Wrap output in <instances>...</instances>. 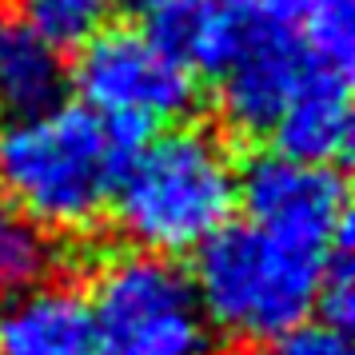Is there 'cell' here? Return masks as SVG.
<instances>
[{
	"label": "cell",
	"mask_w": 355,
	"mask_h": 355,
	"mask_svg": "<svg viewBox=\"0 0 355 355\" xmlns=\"http://www.w3.org/2000/svg\"><path fill=\"white\" fill-rule=\"evenodd\" d=\"M144 136L152 132L68 104L17 116L0 128V192L40 227H92L112 200L120 164Z\"/></svg>",
	"instance_id": "6da1fadb"
},
{
	"label": "cell",
	"mask_w": 355,
	"mask_h": 355,
	"mask_svg": "<svg viewBox=\"0 0 355 355\" xmlns=\"http://www.w3.org/2000/svg\"><path fill=\"white\" fill-rule=\"evenodd\" d=\"M236 164L208 128H164L144 136L112 184L116 220L140 252L184 256L232 224Z\"/></svg>",
	"instance_id": "7a4b0ae2"
},
{
	"label": "cell",
	"mask_w": 355,
	"mask_h": 355,
	"mask_svg": "<svg viewBox=\"0 0 355 355\" xmlns=\"http://www.w3.org/2000/svg\"><path fill=\"white\" fill-rule=\"evenodd\" d=\"M323 259L256 224H224L196 248L192 288L211 327L232 339L272 343L311 315Z\"/></svg>",
	"instance_id": "3957f363"
},
{
	"label": "cell",
	"mask_w": 355,
	"mask_h": 355,
	"mask_svg": "<svg viewBox=\"0 0 355 355\" xmlns=\"http://www.w3.org/2000/svg\"><path fill=\"white\" fill-rule=\"evenodd\" d=\"M88 307L100 355H204L208 347L192 275L172 256H112L96 272Z\"/></svg>",
	"instance_id": "277c9868"
},
{
	"label": "cell",
	"mask_w": 355,
	"mask_h": 355,
	"mask_svg": "<svg viewBox=\"0 0 355 355\" xmlns=\"http://www.w3.org/2000/svg\"><path fill=\"white\" fill-rule=\"evenodd\" d=\"M72 80L84 108L140 132L176 124L196 104V72L152 28H100L80 44Z\"/></svg>",
	"instance_id": "5b68a950"
},
{
	"label": "cell",
	"mask_w": 355,
	"mask_h": 355,
	"mask_svg": "<svg viewBox=\"0 0 355 355\" xmlns=\"http://www.w3.org/2000/svg\"><path fill=\"white\" fill-rule=\"evenodd\" d=\"M311 64L288 0H232V44L216 72L224 120L243 136L272 132Z\"/></svg>",
	"instance_id": "8992f818"
},
{
	"label": "cell",
	"mask_w": 355,
	"mask_h": 355,
	"mask_svg": "<svg viewBox=\"0 0 355 355\" xmlns=\"http://www.w3.org/2000/svg\"><path fill=\"white\" fill-rule=\"evenodd\" d=\"M248 220L275 240L327 256L347 236V180L331 164L295 160L288 152L256 156L236 180Z\"/></svg>",
	"instance_id": "52a82bcc"
},
{
	"label": "cell",
	"mask_w": 355,
	"mask_h": 355,
	"mask_svg": "<svg viewBox=\"0 0 355 355\" xmlns=\"http://www.w3.org/2000/svg\"><path fill=\"white\" fill-rule=\"evenodd\" d=\"M272 136L295 160L336 164L352 144V68L315 60L284 104Z\"/></svg>",
	"instance_id": "ba28073f"
},
{
	"label": "cell",
	"mask_w": 355,
	"mask_h": 355,
	"mask_svg": "<svg viewBox=\"0 0 355 355\" xmlns=\"http://www.w3.org/2000/svg\"><path fill=\"white\" fill-rule=\"evenodd\" d=\"M92 307L68 284L17 291L0 311V355H92Z\"/></svg>",
	"instance_id": "9c48e42d"
},
{
	"label": "cell",
	"mask_w": 355,
	"mask_h": 355,
	"mask_svg": "<svg viewBox=\"0 0 355 355\" xmlns=\"http://www.w3.org/2000/svg\"><path fill=\"white\" fill-rule=\"evenodd\" d=\"M60 88H64V68L56 60V49L17 24L0 56V108L12 116L40 112L60 100Z\"/></svg>",
	"instance_id": "30bf717a"
},
{
	"label": "cell",
	"mask_w": 355,
	"mask_h": 355,
	"mask_svg": "<svg viewBox=\"0 0 355 355\" xmlns=\"http://www.w3.org/2000/svg\"><path fill=\"white\" fill-rule=\"evenodd\" d=\"M52 263H56V252H52L44 227L33 224L0 192V291L17 295L24 288L44 284Z\"/></svg>",
	"instance_id": "8fae6325"
},
{
	"label": "cell",
	"mask_w": 355,
	"mask_h": 355,
	"mask_svg": "<svg viewBox=\"0 0 355 355\" xmlns=\"http://www.w3.org/2000/svg\"><path fill=\"white\" fill-rule=\"evenodd\" d=\"M116 0H17L20 28H28L49 49H80L100 28H108Z\"/></svg>",
	"instance_id": "7c38bea8"
},
{
	"label": "cell",
	"mask_w": 355,
	"mask_h": 355,
	"mask_svg": "<svg viewBox=\"0 0 355 355\" xmlns=\"http://www.w3.org/2000/svg\"><path fill=\"white\" fill-rule=\"evenodd\" d=\"M307 52L336 68L355 60V0H288Z\"/></svg>",
	"instance_id": "4fadbf2b"
},
{
	"label": "cell",
	"mask_w": 355,
	"mask_h": 355,
	"mask_svg": "<svg viewBox=\"0 0 355 355\" xmlns=\"http://www.w3.org/2000/svg\"><path fill=\"white\" fill-rule=\"evenodd\" d=\"M347 236H339L336 248L327 252L320 291H315V307L323 311V323L339 327V331H347V323L355 320V272H352V240Z\"/></svg>",
	"instance_id": "5bb4252c"
},
{
	"label": "cell",
	"mask_w": 355,
	"mask_h": 355,
	"mask_svg": "<svg viewBox=\"0 0 355 355\" xmlns=\"http://www.w3.org/2000/svg\"><path fill=\"white\" fill-rule=\"evenodd\" d=\"M268 355H352V343L339 327H327V323H300L284 336L272 339Z\"/></svg>",
	"instance_id": "9a60e30c"
},
{
	"label": "cell",
	"mask_w": 355,
	"mask_h": 355,
	"mask_svg": "<svg viewBox=\"0 0 355 355\" xmlns=\"http://www.w3.org/2000/svg\"><path fill=\"white\" fill-rule=\"evenodd\" d=\"M12 28H17V20L4 12V4H0V56H4V49H8V36H12Z\"/></svg>",
	"instance_id": "2e32d148"
},
{
	"label": "cell",
	"mask_w": 355,
	"mask_h": 355,
	"mask_svg": "<svg viewBox=\"0 0 355 355\" xmlns=\"http://www.w3.org/2000/svg\"><path fill=\"white\" fill-rule=\"evenodd\" d=\"M132 4H136V8H144V12H156V8L168 4V0H132Z\"/></svg>",
	"instance_id": "e0dca14e"
},
{
	"label": "cell",
	"mask_w": 355,
	"mask_h": 355,
	"mask_svg": "<svg viewBox=\"0 0 355 355\" xmlns=\"http://www.w3.org/2000/svg\"><path fill=\"white\" fill-rule=\"evenodd\" d=\"M216 355H243V352H216Z\"/></svg>",
	"instance_id": "ac0fdd59"
}]
</instances>
